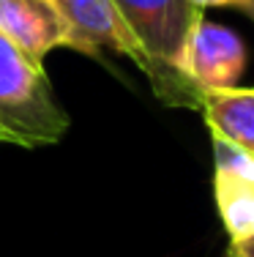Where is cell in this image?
Here are the masks:
<instances>
[{"instance_id": "6", "label": "cell", "mask_w": 254, "mask_h": 257, "mask_svg": "<svg viewBox=\"0 0 254 257\" xmlns=\"http://www.w3.org/2000/svg\"><path fill=\"white\" fill-rule=\"evenodd\" d=\"M197 109L210 132L254 151V90L249 85L197 88Z\"/></svg>"}, {"instance_id": "3", "label": "cell", "mask_w": 254, "mask_h": 257, "mask_svg": "<svg viewBox=\"0 0 254 257\" xmlns=\"http://www.w3.org/2000/svg\"><path fill=\"white\" fill-rule=\"evenodd\" d=\"M175 71L194 88H232L246 71V44L235 30L199 14L186 30Z\"/></svg>"}, {"instance_id": "1", "label": "cell", "mask_w": 254, "mask_h": 257, "mask_svg": "<svg viewBox=\"0 0 254 257\" xmlns=\"http://www.w3.org/2000/svg\"><path fill=\"white\" fill-rule=\"evenodd\" d=\"M71 118L58 101L44 63L0 36V134L6 145L44 148L69 134Z\"/></svg>"}, {"instance_id": "8", "label": "cell", "mask_w": 254, "mask_h": 257, "mask_svg": "<svg viewBox=\"0 0 254 257\" xmlns=\"http://www.w3.org/2000/svg\"><path fill=\"white\" fill-rule=\"evenodd\" d=\"M210 145H213V170L254 181V151H246L243 145L216 132H210Z\"/></svg>"}, {"instance_id": "2", "label": "cell", "mask_w": 254, "mask_h": 257, "mask_svg": "<svg viewBox=\"0 0 254 257\" xmlns=\"http://www.w3.org/2000/svg\"><path fill=\"white\" fill-rule=\"evenodd\" d=\"M131 33L137 36L145 58L153 93L167 107L197 109V88L175 71V58L186 30L202 11L186 0H112Z\"/></svg>"}, {"instance_id": "10", "label": "cell", "mask_w": 254, "mask_h": 257, "mask_svg": "<svg viewBox=\"0 0 254 257\" xmlns=\"http://www.w3.org/2000/svg\"><path fill=\"white\" fill-rule=\"evenodd\" d=\"M0 145H6V137H3V134H0Z\"/></svg>"}, {"instance_id": "7", "label": "cell", "mask_w": 254, "mask_h": 257, "mask_svg": "<svg viewBox=\"0 0 254 257\" xmlns=\"http://www.w3.org/2000/svg\"><path fill=\"white\" fill-rule=\"evenodd\" d=\"M213 197L227 243H254V181L213 170Z\"/></svg>"}, {"instance_id": "9", "label": "cell", "mask_w": 254, "mask_h": 257, "mask_svg": "<svg viewBox=\"0 0 254 257\" xmlns=\"http://www.w3.org/2000/svg\"><path fill=\"white\" fill-rule=\"evenodd\" d=\"M189 6H194V9H235L240 11V14L251 17L254 14V0H186Z\"/></svg>"}, {"instance_id": "4", "label": "cell", "mask_w": 254, "mask_h": 257, "mask_svg": "<svg viewBox=\"0 0 254 257\" xmlns=\"http://www.w3.org/2000/svg\"><path fill=\"white\" fill-rule=\"evenodd\" d=\"M0 36L39 63L52 50H74L90 58L99 55L52 0H0Z\"/></svg>"}, {"instance_id": "5", "label": "cell", "mask_w": 254, "mask_h": 257, "mask_svg": "<svg viewBox=\"0 0 254 257\" xmlns=\"http://www.w3.org/2000/svg\"><path fill=\"white\" fill-rule=\"evenodd\" d=\"M52 3L93 50L126 55L142 74H148V58L112 0H52Z\"/></svg>"}]
</instances>
